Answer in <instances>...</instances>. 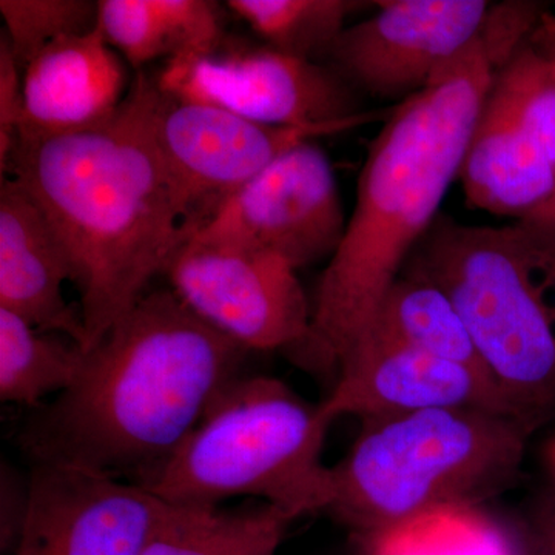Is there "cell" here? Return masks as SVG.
Wrapping results in <instances>:
<instances>
[{"label":"cell","instance_id":"cell-6","mask_svg":"<svg viewBox=\"0 0 555 555\" xmlns=\"http://www.w3.org/2000/svg\"><path fill=\"white\" fill-rule=\"evenodd\" d=\"M334 418L272 377L224 387L206 415L144 489L175 505L219 506L248 496L294 518L334 500L323 448Z\"/></svg>","mask_w":555,"mask_h":555},{"label":"cell","instance_id":"cell-22","mask_svg":"<svg viewBox=\"0 0 555 555\" xmlns=\"http://www.w3.org/2000/svg\"><path fill=\"white\" fill-rule=\"evenodd\" d=\"M98 27L108 46L138 73L159 57L169 61L166 28L155 0H100Z\"/></svg>","mask_w":555,"mask_h":555},{"label":"cell","instance_id":"cell-19","mask_svg":"<svg viewBox=\"0 0 555 555\" xmlns=\"http://www.w3.org/2000/svg\"><path fill=\"white\" fill-rule=\"evenodd\" d=\"M353 539L358 555H520L480 507H443Z\"/></svg>","mask_w":555,"mask_h":555},{"label":"cell","instance_id":"cell-25","mask_svg":"<svg viewBox=\"0 0 555 555\" xmlns=\"http://www.w3.org/2000/svg\"><path fill=\"white\" fill-rule=\"evenodd\" d=\"M0 545L11 554L24 529L30 506V477H24L10 463L0 467Z\"/></svg>","mask_w":555,"mask_h":555},{"label":"cell","instance_id":"cell-8","mask_svg":"<svg viewBox=\"0 0 555 555\" xmlns=\"http://www.w3.org/2000/svg\"><path fill=\"white\" fill-rule=\"evenodd\" d=\"M156 82L177 100L214 105L268 126H364L374 119L358 107L352 87L335 69L270 47L175 57Z\"/></svg>","mask_w":555,"mask_h":555},{"label":"cell","instance_id":"cell-7","mask_svg":"<svg viewBox=\"0 0 555 555\" xmlns=\"http://www.w3.org/2000/svg\"><path fill=\"white\" fill-rule=\"evenodd\" d=\"M196 317L236 345L283 350L298 364L312 332V306L297 270L266 251L190 238L166 273Z\"/></svg>","mask_w":555,"mask_h":555},{"label":"cell","instance_id":"cell-3","mask_svg":"<svg viewBox=\"0 0 555 555\" xmlns=\"http://www.w3.org/2000/svg\"><path fill=\"white\" fill-rule=\"evenodd\" d=\"M247 353L171 288L149 291L87 350L73 385L33 409L17 443L30 463L144 488L240 377Z\"/></svg>","mask_w":555,"mask_h":555},{"label":"cell","instance_id":"cell-15","mask_svg":"<svg viewBox=\"0 0 555 555\" xmlns=\"http://www.w3.org/2000/svg\"><path fill=\"white\" fill-rule=\"evenodd\" d=\"M127 67L100 27L51 43L24 67L20 139L68 133L108 119L133 82Z\"/></svg>","mask_w":555,"mask_h":555},{"label":"cell","instance_id":"cell-20","mask_svg":"<svg viewBox=\"0 0 555 555\" xmlns=\"http://www.w3.org/2000/svg\"><path fill=\"white\" fill-rule=\"evenodd\" d=\"M366 3L353 0H229L232 10L270 49L315 61L327 56L347 20Z\"/></svg>","mask_w":555,"mask_h":555},{"label":"cell","instance_id":"cell-9","mask_svg":"<svg viewBox=\"0 0 555 555\" xmlns=\"http://www.w3.org/2000/svg\"><path fill=\"white\" fill-rule=\"evenodd\" d=\"M346 225L334 167L306 141L233 193L190 238L266 251L298 270L331 259Z\"/></svg>","mask_w":555,"mask_h":555},{"label":"cell","instance_id":"cell-13","mask_svg":"<svg viewBox=\"0 0 555 555\" xmlns=\"http://www.w3.org/2000/svg\"><path fill=\"white\" fill-rule=\"evenodd\" d=\"M323 406L334 422L343 415L367 423L465 408L516 416L499 387L480 372L375 338L360 339L339 364L334 390Z\"/></svg>","mask_w":555,"mask_h":555},{"label":"cell","instance_id":"cell-24","mask_svg":"<svg viewBox=\"0 0 555 555\" xmlns=\"http://www.w3.org/2000/svg\"><path fill=\"white\" fill-rule=\"evenodd\" d=\"M24 68L0 36V167L5 166L24 127Z\"/></svg>","mask_w":555,"mask_h":555},{"label":"cell","instance_id":"cell-10","mask_svg":"<svg viewBox=\"0 0 555 555\" xmlns=\"http://www.w3.org/2000/svg\"><path fill=\"white\" fill-rule=\"evenodd\" d=\"M494 5L485 0H387L349 25L327 53L352 89L403 102L426 89L483 36Z\"/></svg>","mask_w":555,"mask_h":555},{"label":"cell","instance_id":"cell-26","mask_svg":"<svg viewBox=\"0 0 555 555\" xmlns=\"http://www.w3.org/2000/svg\"><path fill=\"white\" fill-rule=\"evenodd\" d=\"M526 555H555V495L547 499L532 518Z\"/></svg>","mask_w":555,"mask_h":555},{"label":"cell","instance_id":"cell-2","mask_svg":"<svg viewBox=\"0 0 555 555\" xmlns=\"http://www.w3.org/2000/svg\"><path fill=\"white\" fill-rule=\"evenodd\" d=\"M160 89L139 72L96 126L17 141L2 178L38 203L67 251L86 327L83 352L149 292L193 228L156 138Z\"/></svg>","mask_w":555,"mask_h":555},{"label":"cell","instance_id":"cell-1","mask_svg":"<svg viewBox=\"0 0 555 555\" xmlns=\"http://www.w3.org/2000/svg\"><path fill=\"white\" fill-rule=\"evenodd\" d=\"M543 13L537 2L494 5L483 36L387 116L369 147L345 236L321 273L299 367L338 375L379 301L437 221L496 69Z\"/></svg>","mask_w":555,"mask_h":555},{"label":"cell","instance_id":"cell-28","mask_svg":"<svg viewBox=\"0 0 555 555\" xmlns=\"http://www.w3.org/2000/svg\"><path fill=\"white\" fill-rule=\"evenodd\" d=\"M550 459H551V465H553V469L555 473V440H554V443L551 444Z\"/></svg>","mask_w":555,"mask_h":555},{"label":"cell","instance_id":"cell-17","mask_svg":"<svg viewBox=\"0 0 555 555\" xmlns=\"http://www.w3.org/2000/svg\"><path fill=\"white\" fill-rule=\"evenodd\" d=\"M363 338L393 343L454 361L492 382L454 302L440 287L423 278L408 273L397 278L379 301L360 339Z\"/></svg>","mask_w":555,"mask_h":555},{"label":"cell","instance_id":"cell-14","mask_svg":"<svg viewBox=\"0 0 555 555\" xmlns=\"http://www.w3.org/2000/svg\"><path fill=\"white\" fill-rule=\"evenodd\" d=\"M67 251L38 203L16 179L0 184V309L46 334L86 346L80 310L64 297Z\"/></svg>","mask_w":555,"mask_h":555},{"label":"cell","instance_id":"cell-11","mask_svg":"<svg viewBox=\"0 0 555 555\" xmlns=\"http://www.w3.org/2000/svg\"><path fill=\"white\" fill-rule=\"evenodd\" d=\"M356 127L360 124L268 126L160 91L156 138L195 232L225 199L287 150Z\"/></svg>","mask_w":555,"mask_h":555},{"label":"cell","instance_id":"cell-18","mask_svg":"<svg viewBox=\"0 0 555 555\" xmlns=\"http://www.w3.org/2000/svg\"><path fill=\"white\" fill-rule=\"evenodd\" d=\"M82 347L46 334L0 309V400L33 409L73 385L82 366Z\"/></svg>","mask_w":555,"mask_h":555},{"label":"cell","instance_id":"cell-27","mask_svg":"<svg viewBox=\"0 0 555 555\" xmlns=\"http://www.w3.org/2000/svg\"><path fill=\"white\" fill-rule=\"evenodd\" d=\"M521 221L534 222V224L547 230L551 235L555 236V195L545 207L540 208V210L535 211L531 217L521 219Z\"/></svg>","mask_w":555,"mask_h":555},{"label":"cell","instance_id":"cell-12","mask_svg":"<svg viewBox=\"0 0 555 555\" xmlns=\"http://www.w3.org/2000/svg\"><path fill=\"white\" fill-rule=\"evenodd\" d=\"M30 465V506L11 555H139L169 513V502L141 486Z\"/></svg>","mask_w":555,"mask_h":555},{"label":"cell","instance_id":"cell-16","mask_svg":"<svg viewBox=\"0 0 555 555\" xmlns=\"http://www.w3.org/2000/svg\"><path fill=\"white\" fill-rule=\"evenodd\" d=\"M297 518L264 502L175 505L139 555H275Z\"/></svg>","mask_w":555,"mask_h":555},{"label":"cell","instance_id":"cell-21","mask_svg":"<svg viewBox=\"0 0 555 555\" xmlns=\"http://www.w3.org/2000/svg\"><path fill=\"white\" fill-rule=\"evenodd\" d=\"M0 14L22 68L56 40L98 27V2L89 0H0Z\"/></svg>","mask_w":555,"mask_h":555},{"label":"cell","instance_id":"cell-23","mask_svg":"<svg viewBox=\"0 0 555 555\" xmlns=\"http://www.w3.org/2000/svg\"><path fill=\"white\" fill-rule=\"evenodd\" d=\"M169 43L170 60L207 56L222 47L224 28L217 3L208 0H155Z\"/></svg>","mask_w":555,"mask_h":555},{"label":"cell","instance_id":"cell-5","mask_svg":"<svg viewBox=\"0 0 555 555\" xmlns=\"http://www.w3.org/2000/svg\"><path fill=\"white\" fill-rule=\"evenodd\" d=\"M531 434L516 416L474 408L363 423L332 466L326 514L360 537L443 507H480L518 483Z\"/></svg>","mask_w":555,"mask_h":555},{"label":"cell","instance_id":"cell-4","mask_svg":"<svg viewBox=\"0 0 555 555\" xmlns=\"http://www.w3.org/2000/svg\"><path fill=\"white\" fill-rule=\"evenodd\" d=\"M440 287L486 371L531 430L555 416V236L534 222L438 217L403 272Z\"/></svg>","mask_w":555,"mask_h":555}]
</instances>
